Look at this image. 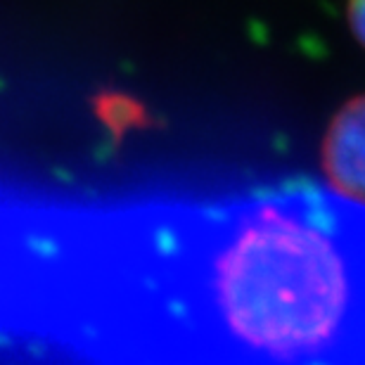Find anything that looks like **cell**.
<instances>
[{
    "label": "cell",
    "mask_w": 365,
    "mask_h": 365,
    "mask_svg": "<svg viewBox=\"0 0 365 365\" xmlns=\"http://www.w3.org/2000/svg\"><path fill=\"white\" fill-rule=\"evenodd\" d=\"M95 365H365V207L289 182L112 216Z\"/></svg>",
    "instance_id": "cell-1"
},
{
    "label": "cell",
    "mask_w": 365,
    "mask_h": 365,
    "mask_svg": "<svg viewBox=\"0 0 365 365\" xmlns=\"http://www.w3.org/2000/svg\"><path fill=\"white\" fill-rule=\"evenodd\" d=\"M327 187L365 207V93L344 102L323 135Z\"/></svg>",
    "instance_id": "cell-2"
},
{
    "label": "cell",
    "mask_w": 365,
    "mask_h": 365,
    "mask_svg": "<svg viewBox=\"0 0 365 365\" xmlns=\"http://www.w3.org/2000/svg\"><path fill=\"white\" fill-rule=\"evenodd\" d=\"M95 114H98V119L105 123L114 138H123L128 130L143 128L150 123V114L145 105H140L130 95L114 93V91L102 93L95 100Z\"/></svg>",
    "instance_id": "cell-3"
},
{
    "label": "cell",
    "mask_w": 365,
    "mask_h": 365,
    "mask_svg": "<svg viewBox=\"0 0 365 365\" xmlns=\"http://www.w3.org/2000/svg\"><path fill=\"white\" fill-rule=\"evenodd\" d=\"M346 21L359 46L365 48V0H349L346 3Z\"/></svg>",
    "instance_id": "cell-4"
}]
</instances>
